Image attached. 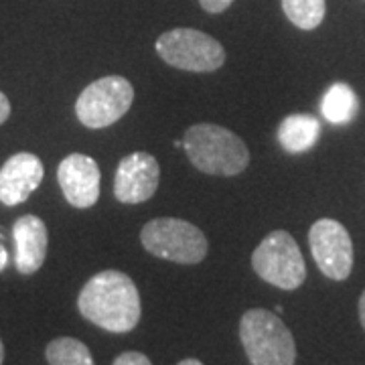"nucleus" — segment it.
Wrapping results in <instances>:
<instances>
[{
	"label": "nucleus",
	"mask_w": 365,
	"mask_h": 365,
	"mask_svg": "<svg viewBox=\"0 0 365 365\" xmlns=\"http://www.w3.org/2000/svg\"><path fill=\"white\" fill-rule=\"evenodd\" d=\"M83 319L110 333H128L140 321V294L128 274L104 270L91 276L78 297Z\"/></svg>",
	"instance_id": "nucleus-1"
},
{
	"label": "nucleus",
	"mask_w": 365,
	"mask_h": 365,
	"mask_svg": "<svg viewBox=\"0 0 365 365\" xmlns=\"http://www.w3.org/2000/svg\"><path fill=\"white\" fill-rule=\"evenodd\" d=\"M182 148L193 167L220 177H234L248 167L246 143L232 130L217 124H195L182 136Z\"/></svg>",
	"instance_id": "nucleus-2"
},
{
	"label": "nucleus",
	"mask_w": 365,
	"mask_h": 365,
	"mask_svg": "<svg viewBox=\"0 0 365 365\" xmlns=\"http://www.w3.org/2000/svg\"><path fill=\"white\" fill-rule=\"evenodd\" d=\"M240 339L252 365H294L297 361L294 337L272 311H246L240 321Z\"/></svg>",
	"instance_id": "nucleus-3"
},
{
	"label": "nucleus",
	"mask_w": 365,
	"mask_h": 365,
	"mask_svg": "<svg viewBox=\"0 0 365 365\" xmlns=\"http://www.w3.org/2000/svg\"><path fill=\"white\" fill-rule=\"evenodd\" d=\"M144 250L163 260L177 264H199L207 256V237L193 223L177 217H158L140 232Z\"/></svg>",
	"instance_id": "nucleus-4"
},
{
	"label": "nucleus",
	"mask_w": 365,
	"mask_h": 365,
	"mask_svg": "<svg viewBox=\"0 0 365 365\" xmlns=\"http://www.w3.org/2000/svg\"><path fill=\"white\" fill-rule=\"evenodd\" d=\"M254 272L268 284L282 290H297L307 278V266L299 244L284 230L270 232L252 254Z\"/></svg>",
	"instance_id": "nucleus-5"
},
{
	"label": "nucleus",
	"mask_w": 365,
	"mask_h": 365,
	"mask_svg": "<svg viewBox=\"0 0 365 365\" xmlns=\"http://www.w3.org/2000/svg\"><path fill=\"white\" fill-rule=\"evenodd\" d=\"M157 53L169 66L207 73L225 63V49L222 43L195 29H173L157 39Z\"/></svg>",
	"instance_id": "nucleus-6"
},
{
	"label": "nucleus",
	"mask_w": 365,
	"mask_h": 365,
	"mask_svg": "<svg viewBox=\"0 0 365 365\" xmlns=\"http://www.w3.org/2000/svg\"><path fill=\"white\" fill-rule=\"evenodd\" d=\"M134 102V88L126 78L108 76L90 83L79 93L76 114L88 128H106L118 122L130 110Z\"/></svg>",
	"instance_id": "nucleus-7"
},
{
	"label": "nucleus",
	"mask_w": 365,
	"mask_h": 365,
	"mask_svg": "<svg viewBox=\"0 0 365 365\" xmlns=\"http://www.w3.org/2000/svg\"><path fill=\"white\" fill-rule=\"evenodd\" d=\"M309 244L319 270L331 280H347L353 268V242L345 225L335 220H319L309 232Z\"/></svg>",
	"instance_id": "nucleus-8"
},
{
	"label": "nucleus",
	"mask_w": 365,
	"mask_h": 365,
	"mask_svg": "<svg viewBox=\"0 0 365 365\" xmlns=\"http://www.w3.org/2000/svg\"><path fill=\"white\" fill-rule=\"evenodd\" d=\"M160 167L157 158L144 150H136L120 160L114 177V195L120 203H144L157 193Z\"/></svg>",
	"instance_id": "nucleus-9"
},
{
	"label": "nucleus",
	"mask_w": 365,
	"mask_h": 365,
	"mask_svg": "<svg viewBox=\"0 0 365 365\" xmlns=\"http://www.w3.org/2000/svg\"><path fill=\"white\" fill-rule=\"evenodd\" d=\"M100 167L88 155L73 153L59 163L57 181L66 199L78 209H88L100 199Z\"/></svg>",
	"instance_id": "nucleus-10"
},
{
	"label": "nucleus",
	"mask_w": 365,
	"mask_h": 365,
	"mask_svg": "<svg viewBox=\"0 0 365 365\" xmlns=\"http://www.w3.org/2000/svg\"><path fill=\"white\" fill-rule=\"evenodd\" d=\"M43 163L31 153H16L0 169V201L4 205H19L43 181Z\"/></svg>",
	"instance_id": "nucleus-11"
},
{
	"label": "nucleus",
	"mask_w": 365,
	"mask_h": 365,
	"mask_svg": "<svg viewBox=\"0 0 365 365\" xmlns=\"http://www.w3.org/2000/svg\"><path fill=\"white\" fill-rule=\"evenodd\" d=\"M16 254L14 266L21 274H35L47 258L49 234L47 225L37 215H23L13 225Z\"/></svg>",
	"instance_id": "nucleus-12"
},
{
	"label": "nucleus",
	"mask_w": 365,
	"mask_h": 365,
	"mask_svg": "<svg viewBox=\"0 0 365 365\" xmlns=\"http://www.w3.org/2000/svg\"><path fill=\"white\" fill-rule=\"evenodd\" d=\"M321 136V122L311 114H290L278 126V143L290 153L299 155L311 150Z\"/></svg>",
	"instance_id": "nucleus-13"
},
{
	"label": "nucleus",
	"mask_w": 365,
	"mask_h": 365,
	"mask_svg": "<svg viewBox=\"0 0 365 365\" xmlns=\"http://www.w3.org/2000/svg\"><path fill=\"white\" fill-rule=\"evenodd\" d=\"M359 112L357 93L347 83H333L321 100V114L331 124H349Z\"/></svg>",
	"instance_id": "nucleus-14"
},
{
	"label": "nucleus",
	"mask_w": 365,
	"mask_h": 365,
	"mask_svg": "<svg viewBox=\"0 0 365 365\" xmlns=\"http://www.w3.org/2000/svg\"><path fill=\"white\" fill-rule=\"evenodd\" d=\"M45 357L49 365H93L88 345L73 337L53 339L45 349Z\"/></svg>",
	"instance_id": "nucleus-15"
},
{
	"label": "nucleus",
	"mask_w": 365,
	"mask_h": 365,
	"mask_svg": "<svg viewBox=\"0 0 365 365\" xmlns=\"http://www.w3.org/2000/svg\"><path fill=\"white\" fill-rule=\"evenodd\" d=\"M282 11L294 26L313 31L323 23L327 4L325 0H282Z\"/></svg>",
	"instance_id": "nucleus-16"
},
{
	"label": "nucleus",
	"mask_w": 365,
	"mask_h": 365,
	"mask_svg": "<svg viewBox=\"0 0 365 365\" xmlns=\"http://www.w3.org/2000/svg\"><path fill=\"white\" fill-rule=\"evenodd\" d=\"M112 365H153V364H150V359H148L144 353L126 351V353H120Z\"/></svg>",
	"instance_id": "nucleus-17"
},
{
	"label": "nucleus",
	"mask_w": 365,
	"mask_h": 365,
	"mask_svg": "<svg viewBox=\"0 0 365 365\" xmlns=\"http://www.w3.org/2000/svg\"><path fill=\"white\" fill-rule=\"evenodd\" d=\"M199 4L203 6V11H207L211 14H220L223 11H227L234 0H199Z\"/></svg>",
	"instance_id": "nucleus-18"
},
{
	"label": "nucleus",
	"mask_w": 365,
	"mask_h": 365,
	"mask_svg": "<svg viewBox=\"0 0 365 365\" xmlns=\"http://www.w3.org/2000/svg\"><path fill=\"white\" fill-rule=\"evenodd\" d=\"M9 116H11V102H9V98L0 91V124H4Z\"/></svg>",
	"instance_id": "nucleus-19"
},
{
	"label": "nucleus",
	"mask_w": 365,
	"mask_h": 365,
	"mask_svg": "<svg viewBox=\"0 0 365 365\" xmlns=\"http://www.w3.org/2000/svg\"><path fill=\"white\" fill-rule=\"evenodd\" d=\"M359 319H361V325L365 329V290L364 294H361V299H359Z\"/></svg>",
	"instance_id": "nucleus-20"
},
{
	"label": "nucleus",
	"mask_w": 365,
	"mask_h": 365,
	"mask_svg": "<svg viewBox=\"0 0 365 365\" xmlns=\"http://www.w3.org/2000/svg\"><path fill=\"white\" fill-rule=\"evenodd\" d=\"M6 262H9V254H6V250L0 246V272L6 268Z\"/></svg>",
	"instance_id": "nucleus-21"
},
{
	"label": "nucleus",
	"mask_w": 365,
	"mask_h": 365,
	"mask_svg": "<svg viewBox=\"0 0 365 365\" xmlns=\"http://www.w3.org/2000/svg\"><path fill=\"white\" fill-rule=\"evenodd\" d=\"M177 365H203L199 359H182V361H179Z\"/></svg>",
	"instance_id": "nucleus-22"
},
{
	"label": "nucleus",
	"mask_w": 365,
	"mask_h": 365,
	"mask_svg": "<svg viewBox=\"0 0 365 365\" xmlns=\"http://www.w3.org/2000/svg\"><path fill=\"white\" fill-rule=\"evenodd\" d=\"M4 361V345H2V339H0V365Z\"/></svg>",
	"instance_id": "nucleus-23"
}]
</instances>
